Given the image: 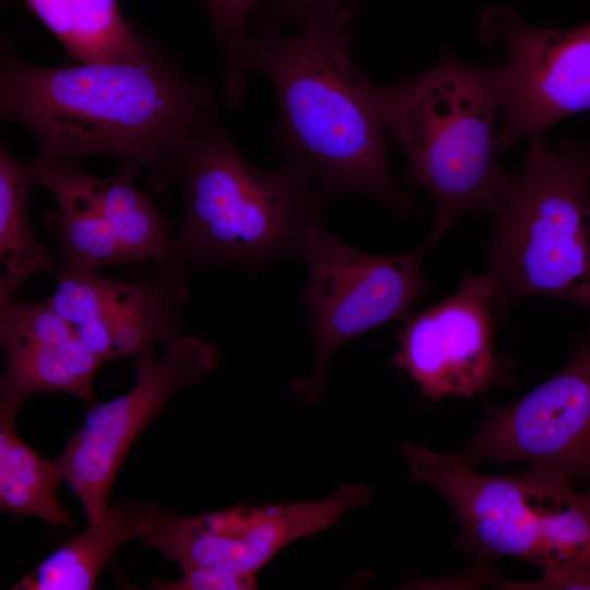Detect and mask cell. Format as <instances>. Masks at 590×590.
I'll list each match as a JSON object with an SVG mask.
<instances>
[{
    "label": "cell",
    "mask_w": 590,
    "mask_h": 590,
    "mask_svg": "<svg viewBox=\"0 0 590 590\" xmlns=\"http://www.w3.org/2000/svg\"><path fill=\"white\" fill-rule=\"evenodd\" d=\"M359 5L302 13L286 34L262 22L226 62L229 102H239L247 72L266 75L278 98L275 142L323 199L365 193L406 216L415 204L389 167L376 83L351 56Z\"/></svg>",
    "instance_id": "obj_1"
},
{
    "label": "cell",
    "mask_w": 590,
    "mask_h": 590,
    "mask_svg": "<svg viewBox=\"0 0 590 590\" xmlns=\"http://www.w3.org/2000/svg\"><path fill=\"white\" fill-rule=\"evenodd\" d=\"M215 111L213 87L193 82L151 47L121 61L44 67L11 56L1 62V118L27 127L38 157L48 161L107 154L156 174L179 163Z\"/></svg>",
    "instance_id": "obj_2"
},
{
    "label": "cell",
    "mask_w": 590,
    "mask_h": 590,
    "mask_svg": "<svg viewBox=\"0 0 590 590\" xmlns=\"http://www.w3.org/2000/svg\"><path fill=\"white\" fill-rule=\"evenodd\" d=\"M509 75L505 66L462 63L451 50L432 68L375 95L402 148L410 180L436 204L425 243L437 244L468 212L492 215L507 172L494 160V122Z\"/></svg>",
    "instance_id": "obj_3"
},
{
    "label": "cell",
    "mask_w": 590,
    "mask_h": 590,
    "mask_svg": "<svg viewBox=\"0 0 590 590\" xmlns=\"http://www.w3.org/2000/svg\"><path fill=\"white\" fill-rule=\"evenodd\" d=\"M399 449L411 477L453 510L457 548L480 559L529 560L542 570V588L590 589V488L577 489L550 468L492 475L449 451L408 440Z\"/></svg>",
    "instance_id": "obj_4"
},
{
    "label": "cell",
    "mask_w": 590,
    "mask_h": 590,
    "mask_svg": "<svg viewBox=\"0 0 590 590\" xmlns=\"http://www.w3.org/2000/svg\"><path fill=\"white\" fill-rule=\"evenodd\" d=\"M522 167L507 173L482 244L496 323L520 298L568 302L590 316V143L574 137L547 150L530 140Z\"/></svg>",
    "instance_id": "obj_5"
},
{
    "label": "cell",
    "mask_w": 590,
    "mask_h": 590,
    "mask_svg": "<svg viewBox=\"0 0 590 590\" xmlns=\"http://www.w3.org/2000/svg\"><path fill=\"white\" fill-rule=\"evenodd\" d=\"M185 215L170 257L180 264L231 263L259 269L300 256L324 200L299 167L252 166L212 122L180 155Z\"/></svg>",
    "instance_id": "obj_6"
},
{
    "label": "cell",
    "mask_w": 590,
    "mask_h": 590,
    "mask_svg": "<svg viewBox=\"0 0 590 590\" xmlns=\"http://www.w3.org/2000/svg\"><path fill=\"white\" fill-rule=\"evenodd\" d=\"M430 247L389 256L370 255L335 237L316 219L306 232L300 256L307 282L300 299L315 344V363L305 378L291 382L296 398L311 406L322 401L333 353L362 333L404 321L430 283L422 268Z\"/></svg>",
    "instance_id": "obj_7"
},
{
    "label": "cell",
    "mask_w": 590,
    "mask_h": 590,
    "mask_svg": "<svg viewBox=\"0 0 590 590\" xmlns=\"http://www.w3.org/2000/svg\"><path fill=\"white\" fill-rule=\"evenodd\" d=\"M134 358L133 387L92 403L57 460L88 523L98 522L108 508L111 486L140 433L162 415L177 390L197 384L219 364L214 343L198 337H178L160 357L150 351Z\"/></svg>",
    "instance_id": "obj_8"
},
{
    "label": "cell",
    "mask_w": 590,
    "mask_h": 590,
    "mask_svg": "<svg viewBox=\"0 0 590 590\" xmlns=\"http://www.w3.org/2000/svg\"><path fill=\"white\" fill-rule=\"evenodd\" d=\"M370 502L367 486L350 483L317 500L241 504L189 516L162 507L140 541L180 568L208 565L256 576L291 543L333 527L346 511Z\"/></svg>",
    "instance_id": "obj_9"
},
{
    "label": "cell",
    "mask_w": 590,
    "mask_h": 590,
    "mask_svg": "<svg viewBox=\"0 0 590 590\" xmlns=\"http://www.w3.org/2000/svg\"><path fill=\"white\" fill-rule=\"evenodd\" d=\"M459 460L550 468L590 488V324L565 364L523 398L486 409Z\"/></svg>",
    "instance_id": "obj_10"
},
{
    "label": "cell",
    "mask_w": 590,
    "mask_h": 590,
    "mask_svg": "<svg viewBox=\"0 0 590 590\" xmlns=\"http://www.w3.org/2000/svg\"><path fill=\"white\" fill-rule=\"evenodd\" d=\"M476 36L500 44L509 83L494 153L502 155L522 139H544L557 121L590 110V22L574 30L532 26L510 8L482 12Z\"/></svg>",
    "instance_id": "obj_11"
},
{
    "label": "cell",
    "mask_w": 590,
    "mask_h": 590,
    "mask_svg": "<svg viewBox=\"0 0 590 590\" xmlns=\"http://www.w3.org/2000/svg\"><path fill=\"white\" fill-rule=\"evenodd\" d=\"M494 295L487 272L467 273L452 294L403 321L392 364L423 397L469 398L508 384L510 364L494 347Z\"/></svg>",
    "instance_id": "obj_12"
},
{
    "label": "cell",
    "mask_w": 590,
    "mask_h": 590,
    "mask_svg": "<svg viewBox=\"0 0 590 590\" xmlns=\"http://www.w3.org/2000/svg\"><path fill=\"white\" fill-rule=\"evenodd\" d=\"M149 280L117 281L97 271L61 270L46 302L104 363L164 347L179 337L189 300L182 264L162 260Z\"/></svg>",
    "instance_id": "obj_13"
},
{
    "label": "cell",
    "mask_w": 590,
    "mask_h": 590,
    "mask_svg": "<svg viewBox=\"0 0 590 590\" xmlns=\"http://www.w3.org/2000/svg\"><path fill=\"white\" fill-rule=\"evenodd\" d=\"M0 414L15 416L27 397L45 391L96 402L93 384L104 362L46 300L0 305Z\"/></svg>",
    "instance_id": "obj_14"
},
{
    "label": "cell",
    "mask_w": 590,
    "mask_h": 590,
    "mask_svg": "<svg viewBox=\"0 0 590 590\" xmlns=\"http://www.w3.org/2000/svg\"><path fill=\"white\" fill-rule=\"evenodd\" d=\"M36 184L54 194L58 210L46 220L57 235L61 270L97 271L101 267L129 264V259L105 219L96 179L79 163L38 157L30 163Z\"/></svg>",
    "instance_id": "obj_15"
},
{
    "label": "cell",
    "mask_w": 590,
    "mask_h": 590,
    "mask_svg": "<svg viewBox=\"0 0 590 590\" xmlns=\"http://www.w3.org/2000/svg\"><path fill=\"white\" fill-rule=\"evenodd\" d=\"M162 507L121 499L62 543L12 590H91L118 548L139 539Z\"/></svg>",
    "instance_id": "obj_16"
},
{
    "label": "cell",
    "mask_w": 590,
    "mask_h": 590,
    "mask_svg": "<svg viewBox=\"0 0 590 590\" xmlns=\"http://www.w3.org/2000/svg\"><path fill=\"white\" fill-rule=\"evenodd\" d=\"M75 62L121 61L150 46L122 16L118 0H21Z\"/></svg>",
    "instance_id": "obj_17"
},
{
    "label": "cell",
    "mask_w": 590,
    "mask_h": 590,
    "mask_svg": "<svg viewBox=\"0 0 590 590\" xmlns=\"http://www.w3.org/2000/svg\"><path fill=\"white\" fill-rule=\"evenodd\" d=\"M36 179L31 164L0 148V305L13 300L23 283L39 272L57 274L54 257L36 239L28 197Z\"/></svg>",
    "instance_id": "obj_18"
},
{
    "label": "cell",
    "mask_w": 590,
    "mask_h": 590,
    "mask_svg": "<svg viewBox=\"0 0 590 590\" xmlns=\"http://www.w3.org/2000/svg\"><path fill=\"white\" fill-rule=\"evenodd\" d=\"M62 479L58 461L44 458L20 437L15 416L0 414V510L72 529L75 522L57 497Z\"/></svg>",
    "instance_id": "obj_19"
},
{
    "label": "cell",
    "mask_w": 590,
    "mask_h": 590,
    "mask_svg": "<svg viewBox=\"0 0 590 590\" xmlns=\"http://www.w3.org/2000/svg\"><path fill=\"white\" fill-rule=\"evenodd\" d=\"M138 166L122 164L119 173L97 178V190L105 219L130 263L169 258L173 239L167 222L134 186Z\"/></svg>",
    "instance_id": "obj_20"
},
{
    "label": "cell",
    "mask_w": 590,
    "mask_h": 590,
    "mask_svg": "<svg viewBox=\"0 0 590 590\" xmlns=\"http://www.w3.org/2000/svg\"><path fill=\"white\" fill-rule=\"evenodd\" d=\"M216 42L225 48L227 59L237 54L248 34L246 24L250 12L263 0H203Z\"/></svg>",
    "instance_id": "obj_21"
},
{
    "label": "cell",
    "mask_w": 590,
    "mask_h": 590,
    "mask_svg": "<svg viewBox=\"0 0 590 590\" xmlns=\"http://www.w3.org/2000/svg\"><path fill=\"white\" fill-rule=\"evenodd\" d=\"M182 576L165 582L155 579L156 590H251L257 589L255 575L240 574L226 568L194 565L181 568Z\"/></svg>",
    "instance_id": "obj_22"
},
{
    "label": "cell",
    "mask_w": 590,
    "mask_h": 590,
    "mask_svg": "<svg viewBox=\"0 0 590 590\" xmlns=\"http://www.w3.org/2000/svg\"><path fill=\"white\" fill-rule=\"evenodd\" d=\"M274 13L281 19L293 21L296 16L308 11L339 9L361 0H271Z\"/></svg>",
    "instance_id": "obj_23"
}]
</instances>
